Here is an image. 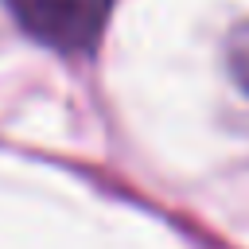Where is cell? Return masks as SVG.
Wrapping results in <instances>:
<instances>
[{
    "mask_svg": "<svg viewBox=\"0 0 249 249\" xmlns=\"http://www.w3.org/2000/svg\"><path fill=\"white\" fill-rule=\"evenodd\" d=\"M16 23L43 47L86 54L97 47L113 0H4Z\"/></svg>",
    "mask_w": 249,
    "mask_h": 249,
    "instance_id": "6da1fadb",
    "label": "cell"
}]
</instances>
